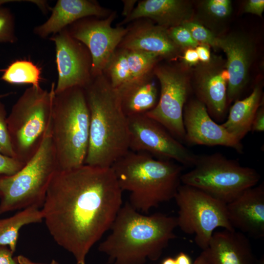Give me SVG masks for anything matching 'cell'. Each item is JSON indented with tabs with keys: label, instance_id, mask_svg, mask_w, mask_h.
Listing matches in <instances>:
<instances>
[{
	"label": "cell",
	"instance_id": "cell-1",
	"mask_svg": "<svg viewBox=\"0 0 264 264\" xmlns=\"http://www.w3.org/2000/svg\"><path fill=\"white\" fill-rule=\"evenodd\" d=\"M122 204V191L111 167L83 164L59 169L41 208L55 242L86 264L92 247L110 228Z\"/></svg>",
	"mask_w": 264,
	"mask_h": 264
},
{
	"label": "cell",
	"instance_id": "cell-2",
	"mask_svg": "<svg viewBox=\"0 0 264 264\" xmlns=\"http://www.w3.org/2000/svg\"><path fill=\"white\" fill-rule=\"evenodd\" d=\"M176 217L160 213L144 215L126 202L98 250L107 256L109 264H145L159 258L176 237Z\"/></svg>",
	"mask_w": 264,
	"mask_h": 264
},
{
	"label": "cell",
	"instance_id": "cell-3",
	"mask_svg": "<svg viewBox=\"0 0 264 264\" xmlns=\"http://www.w3.org/2000/svg\"><path fill=\"white\" fill-rule=\"evenodd\" d=\"M84 89L90 117L85 164L110 168L130 150L128 117L117 90L103 74L92 78Z\"/></svg>",
	"mask_w": 264,
	"mask_h": 264
},
{
	"label": "cell",
	"instance_id": "cell-4",
	"mask_svg": "<svg viewBox=\"0 0 264 264\" xmlns=\"http://www.w3.org/2000/svg\"><path fill=\"white\" fill-rule=\"evenodd\" d=\"M111 168L122 191L130 193L129 203L145 213L174 199L181 183V165L144 153L129 150Z\"/></svg>",
	"mask_w": 264,
	"mask_h": 264
},
{
	"label": "cell",
	"instance_id": "cell-5",
	"mask_svg": "<svg viewBox=\"0 0 264 264\" xmlns=\"http://www.w3.org/2000/svg\"><path fill=\"white\" fill-rule=\"evenodd\" d=\"M89 125V112L83 88L74 87L54 93L50 133L59 169L85 164Z\"/></svg>",
	"mask_w": 264,
	"mask_h": 264
},
{
	"label": "cell",
	"instance_id": "cell-6",
	"mask_svg": "<svg viewBox=\"0 0 264 264\" xmlns=\"http://www.w3.org/2000/svg\"><path fill=\"white\" fill-rule=\"evenodd\" d=\"M59 169L50 121L40 148L24 167L13 175H0V215L30 207L42 208Z\"/></svg>",
	"mask_w": 264,
	"mask_h": 264
},
{
	"label": "cell",
	"instance_id": "cell-7",
	"mask_svg": "<svg viewBox=\"0 0 264 264\" xmlns=\"http://www.w3.org/2000/svg\"><path fill=\"white\" fill-rule=\"evenodd\" d=\"M55 84L49 90L26 88L13 106L7 123L15 158L26 164L36 154L49 125Z\"/></svg>",
	"mask_w": 264,
	"mask_h": 264
},
{
	"label": "cell",
	"instance_id": "cell-8",
	"mask_svg": "<svg viewBox=\"0 0 264 264\" xmlns=\"http://www.w3.org/2000/svg\"><path fill=\"white\" fill-rule=\"evenodd\" d=\"M261 178L253 168L241 166L220 153L198 155L193 169L181 177L183 184L197 188L227 204Z\"/></svg>",
	"mask_w": 264,
	"mask_h": 264
},
{
	"label": "cell",
	"instance_id": "cell-9",
	"mask_svg": "<svg viewBox=\"0 0 264 264\" xmlns=\"http://www.w3.org/2000/svg\"><path fill=\"white\" fill-rule=\"evenodd\" d=\"M174 199L178 208L177 227L195 235V243L202 250L208 247L217 228L235 230L228 220L226 204L204 192L181 184Z\"/></svg>",
	"mask_w": 264,
	"mask_h": 264
},
{
	"label": "cell",
	"instance_id": "cell-10",
	"mask_svg": "<svg viewBox=\"0 0 264 264\" xmlns=\"http://www.w3.org/2000/svg\"><path fill=\"white\" fill-rule=\"evenodd\" d=\"M128 117L130 151L194 167L198 155L185 147L158 122L145 114Z\"/></svg>",
	"mask_w": 264,
	"mask_h": 264
},
{
	"label": "cell",
	"instance_id": "cell-11",
	"mask_svg": "<svg viewBox=\"0 0 264 264\" xmlns=\"http://www.w3.org/2000/svg\"><path fill=\"white\" fill-rule=\"evenodd\" d=\"M160 85L155 106L145 114L163 126L180 142H185L183 112L190 90L188 77L178 69L167 66L155 67Z\"/></svg>",
	"mask_w": 264,
	"mask_h": 264
},
{
	"label": "cell",
	"instance_id": "cell-12",
	"mask_svg": "<svg viewBox=\"0 0 264 264\" xmlns=\"http://www.w3.org/2000/svg\"><path fill=\"white\" fill-rule=\"evenodd\" d=\"M116 14L111 13L103 20L87 17L73 23L67 27L71 35L88 50L91 58L92 78L103 74L108 63L129 28L111 26Z\"/></svg>",
	"mask_w": 264,
	"mask_h": 264
},
{
	"label": "cell",
	"instance_id": "cell-13",
	"mask_svg": "<svg viewBox=\"0 0 264 264\" xmlns=\"http://www.w3.org/2000/svg\"><path fill=\"white\" fill-rule=\"evenodd\" d=\"M49 39L55 44L58 71L54 92L74 87L84 88L92 79L91 58L88 48L72 37L67 28L51 36Z\"/></svg>",
	"mask_w": 264,
	"mask_h": 264
},
{
	"label": "cell",
	"instance_id": "cell-14",
	"mask_svg": "<svg viewBox=\"0 0 264 264\" xmlns=\"http://www.w3.org/2000/svg\"><path fill=\"white\" fill-rule=\"evenodd\" d=\"M183 122L185 131V142L191 145L222 146L231 148L239 153L243 146L221 125L216 123L208 112L205 105L194 99L185 105Z\"/></svg>",
	"mask_w": 264,
	"mask_h": 264
},
{
	"label": "cell",
	"instance_id": "cell-15",
	"mask_svg": "<svg viewBox=\"0 0 264 264\" xmlns=\"http://www.w3.org/2000/svg\"><path fill=\"white\" fill-rule=\"evenodd\" d=\"M216 47L221 49L227 57L226 69L229 75L227 99V103H230L237 100L247 83L254 56V45L247 37L232 34L217 37Z\"/></svg>",
	"mask_w": 264,
	"mask_h": 264
},
{
	"label": "cell",
	"instance_id": "cell-16",
	"mask_svg": "<svg viewBox=\"0 0 264 264\" xmlns=\"http://www.w3.org/2000/svg\"><path fill=\"white\" fill-rule=\"evenodd\" d=\"M229 223L255 239L264 238V184L245 190L226 204Z\"/></svg>",
	"mask_w": 264,
	"mask_h": 264
},
{
	"label": "cell",
	"instance_id": "cell-17",
	"mask_svg": "<svg viewBox=\"0 0 264 264\" xmlns=\"http://www.w3.org/2000/svg\"><path fill=\"white\" fill-rule=\"evenodd\" d=\"M204 251L210 264H256L249 239L235 230L214 232Z\"/></svg>",
	"mask_w": 264,
	"mask_h": 264
},
{
	"label": "cell",
	"instance_id": "cell-18",
	"mask_svg": "<svg viewBox=\"0 0 264 264\" xmlns=\"http://www.w3.org/2000/svg\"><path fill=\"white\" fill-rule=\"evenodd\" d=\"M50 11L49 18L33 29L41 38L53 35L82 19L107 15L97 2L89 0H58Z\"/></svg>",
	"mask_w": 264,
	"mask_h": 264
},
{
	"label": "cell",
	"instance_id": "cell-19",
	"mask_svg": "<svg viewBox=\"0 0 264 264\" xmlns=\"http://www.w3.org/2000/svg\"><path fill=\"white\" fill-rule=\"evenodd\" d=\"M229 75L226 69L209 65L198 73L195 88L210 116L217 121L223 120L227 104V86Z\"/></svg>",
	"mask_w": 264,
	"mask_h": 264
},
{
	"label": "cell",
	"instance_id": "cell-20",
	"mask_svg": "<svg viewBox=\"0 0 264 264\" xmlns=\"http://www.w3.org/2000/svg\"><path fill=\"white\" fill-rule=\"evenodd\" d=\"M119 45L121 48L153 53L167 58L176 57L179 49L170 38L168 29L148 22L129 28Z\"/></svg>",
	"mask_w": 264,
	"mask_h": 264
},
{
	"label": "cell",
	"instance_id": "cell-21",
	"mask_svg": "<svg viewBox=\"0 0 264 264\" xmlns=\"http://www.w3.org/2000/svg\"><path fill=\"white\" fill-rule=\"evenodd\" d=\"M192 12L187 2L180 0H144L138 2L119 26L142 18L154 21L167 29L190 21Z\"/></svg>",
	"mask_w": 264,
	"mask_h": 264
},
{
	"label": "cell",
	"instance_id": "cell-22",
	"mask_svg": "<svg viewBox=\"0 0 264 264\" xmlns=\"http://www.w3.org/2000/svg\"><path fill=\"white\" fill-rule=\"evenodd\" d=\"M151 74L118 89L122 109L129 117L143 114L157 104V88Z\"/></svg>",
	"mask_w": 264,
	"mask_h": 264
},
{
	"label": "cell",
	"instance_id": "cell-23",
	"mask_svg": "<svg viewBox=\"0 0 264 264\" xmlns=\"http://www.w3.org/2000/svg\"><path fill=\"white\" fill-rule=\"evenodd\" d=\"M262 90L257 85L244 99L235 101L231 107L227 120L221 125L241 141L250 131L255 113L262 103Z\"/></svg>",
	"mask_w": 264,
	"mask_h": 264
},
{
	"label": "cell",
	"instance_id": "cell-24",
	"mask_svg": "<svg viewBox=\"0 0 264 264\" xmlns=\"http://www.w3.org/2000/svg\"><path fill=\"white\" fill-rule=\"evenodd\" d=\"M43 221L41 209L36 207L25 208L10 217L0 219V245L8 246L14 253L20 229L25 225Z\"/></svg>",
	"mask_w": 264,
	"mask_h": 264
},
{
	"label": "cell",
	"instance_id": "cell-25",
	"mask_svg": "<svg viewBox=\"0 0 264 264\" xmlns=\"http://www.w3.org/2000/svg\"><path fill=\"white\" fill-rule=\"evenodd\" d=\"M42 69L29 60H17L6 68L0 69L3 73L0 79L11 85H31L40 87Z\"/></svg>",
	"mask_w": 264,
	"mask_h": 264
},
{
	"label": "cell",
	"instance_id": "cell-26",
	"mask_svg": "<svg viewBox=\"0 0 264 264\" xmlns=\"http://www.w3.org/2000/svg\"><path fill=\"white\" fill-rule=\"evenodd\" d=\"M17 40L14 15L0 1V43L13 44Z\"/></svg>",
	"mask_w": 264,
	"mask_h": 264
},
{
	"label": "cell",
	"instance_id": "cell-27",
	"mask_svg": "<svg viewBox=\"0 0 264 264\" xmlns=\"http://www.w3.org/2000/svg\"><path fill=\"white\" fill-rule=\"evenodd\" d=\"M190 31L193 39L198 44L216 47L217 37L204 26L189 21L183 23Z\"/></svg>",
	"mask_w": 264,
	"mask_h": 264
},
{
	"label": "cell",
	"instance_id": "cell-28",
	"mask_svg": "<svg viewBox=\"0 0 264 264\" xmlns=\"http://www.w3.org/2000/svg\"><path fill=\"white\" fill-rule=\"evenodd\" d=\"M0 99V153L15 157L7 123V112L5 105Z\"/></svg>",
	"mask_w": 264,
	"mask_h": 264
},
{
	"label": "cell",
	"instance_id": "cell-29",
	"mask_svg": "<svg viewBox=\"0 0 264 264\" xmlns=\"http://www.w3.org/2000/svg\"><path fill=\"white\" fill-rule=\"evenodd\" d=\"M168 32L171 40L179 48H196L199 45L182 24L168 28Z\"/></svg>",
	"mask_w": 264,
	"mask_h": 264
},
{
	"label": "cell",
	"instance_id": "cell-30",
	"mask_svg": "<svg viewBox=\"0 0 264 264\" xmlns=\"http://www.w3.org/2000/svg\"><path fill=\"white\" fill-rule=\"evenodd\" d=\"M204 6L209 15L218 19L227 18L232 11L231 1L229 0H208Z\"/></svg>",
	"mask_w": 264,
	"mask_h": 264
},
{
	"label": "cell",
	"instance_id": "cell-31",
	"mask_svg": "<svg viewBox=\"0 0 264 264\" xmlns=\"http://www.w3.org/2000/svg\"><path fill=\"white\" fill-rule=\"evenodd\" d=\"M25 165L15 157L0 153V175H13L20 171Z\"/></svg>",
	"mask_w": 264,
	"mask_h": 264
},
{
	"label": "cell",
	"instance_id": "cell-32",
	"mask_svg": "<svg viewBox=\"0 0 264 264\" xmlns=\"http://www.w3.org/2000/svg\"><path fill=\"white\" fill-rule=\"evenodd\" d=\"M244 10L245 12L262 17L264 10V0H249L246 2Z\"/></svg>",
	"mask_w": 264,
	"mask_h": 264
},
{
	"label": "cell",
	"instance_id": "cell-33",
	"mask_svg": "<svg viewBox=\"0 0 264 264\" xmlns=\"http://www.w3.org/2000/svg\"><path fill=\"white\" fill-rule=\"evenodd\" d=\"M264 131V108L261 104L258 109L252 123L251 131L262 132Z\"/></svg>",
	"mask_w": 264,
	"mask_h": 264
},
{
	"label": "cell",
	"instance_id": "cell-34",
	"mask_svg": "<svg viewBox=\"0 0 264 264\" xmlns=\"http://www.w3.org/2000/svg\"><path fill=\"white\" fill-rule=\"evenodd\" d=\"M13 254L7 246L0 245V264H19Z\"/></svg>",
	"mask_w": 264,
	"mask_h": 264
},
{
	"label": "cell",
	"instance_id": "cell-35",
	"mask_svg": "<svg viewBox=\"0 0 264 264\" xmlns=\"http://www.w3.org/2000/svg\"><path fill=\"white\" fill-rule=\"evenodd\" d=\"M182 58L185 64L190 66L196 65L199 61L195 48L186 49Z\"/></svg>",
	"mask_w": 264,
	"mask_h": 264
},
{
	"label": "cell",
	"instance_id": "cell-36",
	"mask_svg": "<svg viewBox=\"0 0 264 264\" xmlns=\"http://www.w3.org/2000/svg\"><path fill=\"white\" fill-rule=\"evenodd\" d=\"M195 49L199 61L200 60L204 63H208L210 61L211 55L208 45L204 44L198 45Z\"/></svg>",
	"mask_w": 264,
	"mask_h": 264
},
{
	"label": "cell",
	"instance_id": "cell-37",
	"mask_svg": "<svg viewBox=\"0 0 264 264\" xmlns=\"http://www.w3.org/2000/svg\"><path fill=\"white\" fill-rule=\"evenodd\" d=\"M122 1L124 5L122 14L126 18L131 14L134 9L136 0H123Z\"/></svg>",
	"mask_w": 264,
	"mask_h": 264
},
{
	"label": "cell",
	"instance_id": "cell-38",
	"mask_svg": "<svg viewBox=\"0 0 264 264\" xmlns=\"http://www.w3.org/2000/svg\"><path fill=\"white\" fill-rule=\"evenodd\" d=\"M176 264H192L190 257L184 252L179 253L175 258Z\"/></svg>",
	"mask_w": 264,
	"mask_h": 264
},
{
	"label": "cell",
	"instance_id": "cell-39",
	"mask_svg": "<svg viewBox=\"0 0 264 264\" xmlns=\"http://www.w3.org/2000/svg\"><path fill=\"white\" fill-rule=\"evenodd\" d=\"M192 264H210L204 250H202Z\"/></svg>",
	"mask_w": 264,
	"mask_h": 264
},
{
	"label": "cell",
	"instance_id": "cell-40",
	"mask_svg": "<svg viewBox=\"0 0 264 264\" xmlns=\"http://www.w3.org/2000/svg\"><path fill=\"white\" fill-rule=\"evenodd\" d=\"M16 260L19 264H38L35 263L31 261L26 257L20 255L16 257Z\"/></svg>",
	"mask_w": 264,
	"mask_h": 264
},
{
	"label": "cell",
	"instance_id": "cell-41",
	"mask_svg": "<svg viewBox=\"0 0 264 264\" xmlns=\"http://www.w3.org/2000/svg\"><path fill=\"white\" fill-rule=\"evenodd\" d=\"M161 264H176V263L175 258L169 257L164 259Z\"/></svg>",
	"mask_w": 264,
	"mask_h": 264
},
{
	"label": "cell",
	"instance_id": "cell-42",
	"mask_svg": "<svg viewBox=\"0 0 264 264\" xmlns=\"http://www.w3.org/2000/svg\"><path fill=\"white\" fill-rule=\"evenodd\" d=\"M13 93H14L13 92L10 91V92H8L2 93V94H0V99H1L6 97L9 96L11 95V94H13Z\"/></svg>",
	"mask_w": 264,
	"mask_h": 264
},
{
	"label": "cell",
	"instance_id": "cell-43",
	"mask_svg": "<svg viewBox=\"0 0 264 264\" xmlns=\"http://www.w3.org/2000/svg\"><path fill=\"white\" fill-rule=\"evenodd\" d=\"M50 264H59L55 260L52 259Z\"/></svg>",
	"mask_w": 264,
	"mask_h": 264
}]
</instances>
